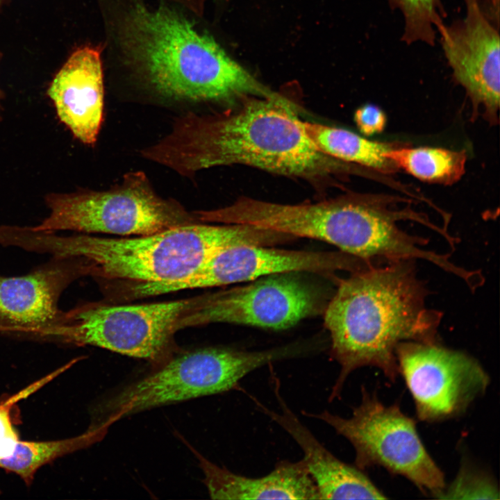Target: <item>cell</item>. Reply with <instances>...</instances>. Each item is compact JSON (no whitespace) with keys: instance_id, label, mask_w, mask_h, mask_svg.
<instances>
[{"instance_id":"cell-1","label":"cell","mask_w":500,"mask_h":500,"mask_svg":"<svg viewBox=\"0 0 500 500\" xmlns=\"http://www.w3.org/2000/svg\"><path fill=\"white\" fill-rule=\"evenodd\" d=\"M233 106L222 112L178 117L171 131L142 149L141 156L189 178L203 169L236 164L315 183L351 172L352 164L314 144L294 101L246 97Z\"/></svg>"},{"instance_id":"cell-2","label":"cell","mask_w":500,"mask_h":500,"mask_svg":"<svg viewBox=\"0 0 500 500\" xmlns=\"http://www.w3.org/2000/svg\"><path fill=\"white\" fill-rule=\"evenodd\" d=\"M428 294L413 260L372 263L339 281L324 309L331 356L340 366L329 401L360 367H375L395 381L401 342H438L442 315L426 306Z\"/></svg>"},{"instance_id":"cell-3","label":"cell","mask_w":500,"mask_h":500,"mask_svg":"<svg viewBox=\"0 0 500 500\" xmlns=\"http://www.w3.org/2000/svg\"><path fill=\"white\" fill-rule=\"evenodd\" d=\"M121 42L140 76L163 97L231 105L246 97L289 100L259 81L210 35L167 7L135 5L122 23Z\"/></svg>"},{"instance_id":"cell-4","label":"cell","mask_w":500,"mask_h":500,"mask_svg":"<svg viewBox=\"0 0 500 500\" xmlns=\"http://www.w3.org/2000/svg\"><path fill=\"white\" fill-rule=\"evenodd\" d=\"M275 233L245 224L197 222L148 235L59 236L50 233L45 253L77 257L87 276L138 283H168L183 279L219 251L237 245H272Z\"/></svg>"},{"instance_id":"cell-5","label":"cell","mask_w":500,"mask_h":500,"mask_svg":"<svg viewBox=\"0 0 500 500\" xmlns=\"http://www.w3.org/2000/svg\"><path fill=\"white\" fill-rule=\"evenodd\" d=\"M295 344L261 351L208 347L172 355L153 371L108 397L101 423L153 408L222 393L250 372L297 356Z\"/></svg>"},{"instance_id":"cell-6","label":"cell","mask_w":500,"mask_h":500,"mask_svg":"<svg viewBox=\"0 0 500 500\" xmlns=\"http://www.w3.org/2000/svg\"><path fill=\"white\" fill-rule=\"evenodd\" d=\"M45 201L50 213L34 230L133 236L201 222L176 200L159 195L140 171L106 190L49 194Z\"/></svg>"},{"instance_id":"cell-7","label":"cell","mask_w":500,"mask_h":500,"mask_svg":"<svg viewBox=\"0 0 500 500\" xmlns=\"http://www.w3.org/2000/svg\"><path fill=\"white\" fill-rule=\"evenodd\" d=\"M198 297L157 303L112 305L88 303L65 311L48 339L103 348L160 365L172 353L179 320Z\"/></svg>"},{"instance_id":"cell-8","label":"cell","mask_w":500,"mask_h":500,"mask_svg":"<svg viewBox=\"0 0 500 500\" xmlns=\"http://www.w3.org/2000/svg\"><path fill=\"white\" fill-rule=\"evenodd\" d=\"M303 413L326 423L349 441L358 468L383 467L437 498L446 488L444 474L427 452L415 421L397 405H384L365 388L350 418L327 410Z\"/></svg>"},{"instance_id":"cell-9","label":"cell","mask_w":500,"mask_h":500,"mask_svg":"<svg viewBox=\"0 0 500 500\" xmlns=\"http://www.w3.org/2000/svg\"><path fill=\"white\" fill-rule=\"evenodd\" d=\"M298 273L265 276L249 284L206 294L177 324V330L214 323L283 330L322 310L316 289Z\"/></svg>"},{"instance_id":"cell-10","label":"cell","mask_w":500,"mask_h":500,"mask_svg":"<svg viewBox=\"0 0 500 500\" xmlns=\"http://www.w3.org/2000/svg\"><path fill=\"white\" fill-rule=\"evenodd\" d=\"M395 352L399 372L422 421L460 415L489 385L488 373L475 358L438 342H402Z\"/></svg>"},{"instance_id":"cell-11","label":"cell","mask_w":500,"mask_h":500,"mask_svg":"<svg viewBox=\"0 0 500 500\" xmlns=\"http://www.w3.org/2000/svg\"><path fill=\"white\" fill-rule=\"evenodd\" d=\"M365 265L362 259L340 251H297L272 246L237 245L219 251L183 279L168 283H142L135 290L138 297H144L187 289L248 283L278 274L351 273Z\"/></svg>"},{"instance_id":"cell-12","label":"cell","mask_w":500,"mask_h":500,"mask_svg":"<svg viewBox=\"0 0 500 500\" xmlns=\"http://www.w3.org/2000/svg\"><path fill=\"white\" fill-rule=\"evenodd\" d=\"M465 15L438 32L452 77L469 97L474 111L496 122L499 107V24L490 19L481 0H463Z\"/></svg>"},{"instance_id":"cell-13","label":"cell","mask_w":500,"mask_h":500,"mask_svg":"<svg viewBox=\"0 0 500 500\" xmlns=\"http://www.w3.org/2000/svg\"><path fill=\"white\" fill-rule=\"evenodd\" d=\"M82 276L78 258L53 256L25 275L0 277V331L47 339L64 316L61 294Z\"/></svg>"},{"instance_id":"cell-14","label":"cell","mask_w":500,"mask_h":500,"mask_svg":"<svg viewBox=\"0 0 500 500\" xmlns=\"http://www.w3.org/2000/svg\"><path fill=\"white\" fill-rule=\"evenodd\" d=\"M47 94L74 138L95 144L103 119L101 49L85 46L75 51L54 76Z\"/></svg>"},{"instance_id":"cell-15","label":"cell","mask_w":500,"mask_h":500,"mask_svg":"<svg viewBox=\"0 0 500 500\" xmlns=\"http://www.w3.org/2000/svg\"><path fill=\"white\" fill-rule=\"evenodd\" d=\"M271 379L280 412L251 398L259 410L290 434L301 448L303 460L316 485L319 499H387L362 469L337 458L315 438L288 406L280 392L279 380L272 371Z\"/></svg>"},{"instance_id":"cell-16","label":"cell","mask_w":500,"mask_h":500,"mask_svg":"<svg viewBox=\"0 0 500 500\" xmlns=\"http://www.w3.org/2000/svg\"><path fill=\"white\" fill-rule=\"evenodd\" d=\"M212 499H319L303 460H282L269 474L251 478L237 474L194 451Z\"/></svg>"},{"instance_id":"cell-17","label":"cell","mask_w":500,"mask_h":500,"mask_svg":"<svg viewBox=\"0 0 500 500\" xmlns=\"http://www.w3.org/2000/svg\"><path fill=\"white\" fill-rule=\"evenodd\" d=\"M303 128L317 149L340 161L367 167L383 173L397 168L385 156L392 146L367 140L350 131L302 121Z\"/></svg>"},{"instance_id":"cell-18","label":"cell","mask_w":500,"mask_h":500,"mask_svg":"<svg viewBox=\"0 0 500 500\" xmlns=\"http://www.w3.org/2000/svg\"><path fill=\"white\" fill-rule=\"evenodd\" d=\"M385 156L397 169L421 181L443 185L459 181L467 162L465 151L430 147H392Z\"/></svg>"},{"instance_id":"cell-19","label":"cell","mask_w":500,"mask_h":500,"mask_svg":"<svg viewBox=\"0 0 500 500\" xmlns=\"http://www.w3.org/2000/svg\"><path fill=\"white\" fill-rule=\"evenodd\" d=\"M110 424H98L87 432L69 439L52 441H20L12 453L0 459V467L19 475L30 483L37 470L42 465L74 451L85 448L106 434Z\"/></svg>"},{"instance_id":"cell-20","label":"cell","mask_w":500,"mask_h":500,"mask_svg":"<svg viewBox=\"0 0 500 500\" xmlns=\"http://www.w3.org/2000/svg\"><path fill=\"white\" fill-rule=\"evenodd\" d=\"M391 9L399 10L404 19L401 41L422 42L434 46L436 32L447 14L441 0H387Z\"/></svg>"},{"instance_id":"cell-21","label":"cell","mask_w":500,"mask_h":500,"mask_svg":"<svg viewBox=\"0 0 500 500\" xmlns=\"http://www.w3.org/2000/svg\"><path fill=\"white\" fill-rule=\"evenodd\" d=\"M439 499H499V492L489 477L462 466L454 481L447 488H444Z\"/></svg>"},{"instance_id":"cell-22","label":"cell","mask_w":500,"mask_h":500,"mask_svg":"<svg viewBox=\"0 0 500 500\" xmlns=\"http://www.w3.org/2000/svg\"><path fill=\"white\" fill-rule=\"evenodd\" d=\"M354 120L360 133L368 136L381 133L387 122L384 112L373 104L358 108L355 112Z\"/></svg>"},{"instance_id":"cell-23","label":"cell","mask_w":500,"mask_h":500,"mask_svg":"<svg viewBox=\"0 0 500 500\" xmlns=\"http://www.w3.org/2000/svg\"><path fill=\"white\" fill-rule=\"evenodd\" d=\"M19 395L0 405V459L10 456L19 440L10 419V410L12 403Z\"/></svg>"},{"instance_id":"cell-24","label":"cell","mask_w":500,"mask_h":500,"mask_svg":"<svg viewBox=\"0 0 500 500\" xmlns=\"http://www.w3.org/2000/svg\"><path fill=\"white\" fill-rule=\"evenodd\" d=\"M3 97V94L1 92V90H0V100L2 99ZM0 108H1V106H0Z\"/></svg>"},{"instance_id":"cell-25","label":"cell","mask_w":500,"mask_h":500,"mask_svg":"<svg viewBox=\"0 0 500 500\" xmlns=\"http://www.w3.org/2000/svg\"><path fill=\"white\" fill-rule=\"evenodd\" d=\"M1 1H2V0H0V4H1Z\"/></svg>"}]
</instances>
